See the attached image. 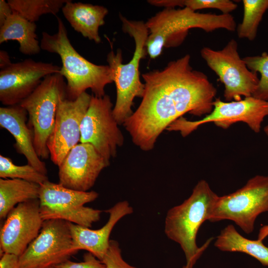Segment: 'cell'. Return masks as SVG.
Segmentation results:
<instances>
[{
	"label": "cell",
	"mask_w": 268,
	"mask_h": 268,
	"mask_svg": "<svg viewBox=\"0 0 268 268\" xmlns=\"http://www.w3.org/2000/svg\"><path fill=\"white\" fill-rule=\"evenodd\" d=\"M133 208L126 201L116 203L105 210L109 216L107 223L98 229H91L69 222L74 247L78 250H84L101 261L107 251L110 236L116 223L123 217L132 214Z\"/></svg>",
	"instance_id": "e0dca14e"
},
{
	"label": "cell",
	"mask_w": 268,
	"mask_h": 268,
	"mask_svg": "<svg viewBox=\"0 0 268 268\" xmlns=\"http://www.w3.org/2000/svg\"><path fill=\"white\" fill-rule=\"evenodd\" d=\"M267 211L268 176L256 175L234 193L218 197L209 221H233L249 234L254 230L257 217Z\"/></svg>",
	"instance_id": "52a82bcc"
},
{
	"label": "cell",
	"mask_w": 268,
	"mask_h": 268,
	"mask_svg": "<svg viewBox=\"0 0 268 268\" xmlns=\"http://www.w3.org/2000/svg\"><path fill=\"white\" fill-rule=\"evenodd\" d=\"M268 115V101L253 96L245 97L239 101L224 102L215 98L211 112L201 119L191 121L181 117L167 129L168 131H177L185 137L200 126L213 123L216 126L227 129L232 124L243 122L255 133H259L262 123Z\"/></svg>",
	"instance_id": "9c48e42d"
},
{
	"label": "cell",
	"mask_w": 268,
	"mask_h": 268,
	"mask_svg": "<svg viewBox=\"0 0 268 268\" xmlns=\"http://www.w3.org/2000/svg\"><path fill=\"white\" fill-rule=\"evenodd\" d=\"M101 262L105 268H137L123 259L119 243L114 240H110L109 247Z\"/></svg>",
	"instance_id": "83f0119b"
},
{
	"label": "cell",
	"mask_w": 268,
	"mask_h": 268,
	"mask_svg": "<svg viewBox=\"0 0 268 268\" xmlns=\"http://www.w3.org/2000/svg\"><path fill=\"white\" fill-rule=\"evenodd\" d=\"M238 47L236 40L232 39L221 50L204 47L200 52L208 67L224 84V97L227 101L252 96L259 82L257 73L250 70L241 58Z\"/></svg>",
	"instance_id": "30bf717a"
},
{
	"label": "cell",
	"mask_w": 268,
	"mask_h": 268,
	"mask_svg": "<svg viewBox=\"0 0 268 268\" xmlns=\"http://www.w3.org/2000/svg\"><path fill=\"white\" fill-rule=\"evenodd\" d=\"M218 197L207 182L201 180L187 199L167 212L165 234L180 245L186 257V265L189 268H193L208 245L198 247L197 235L201 224L206 220L209 221Z\"/></svg>",
	"instance_id": "277c9868"
},
{
	"label": "cell",
	"mask_w": 268,
	"mask_h": 268,
	"mask_svg": "<svg viewBox=\"0 0 268 268\" xmlns=\"http://www.w3.org/2000/svg\"><path fill=\"white\" fill-rule=\"evenodd\" d=\"M182 268H189L186 265H185Z\"/></svg>",
	"instance_id": "e575fe53"
},
{
	"label": "cell",
	"mask_w": 268,
	"mask_h": 268,
	"mask_svg": "<svg viewBox=\"0 0 268 268\" xmlns=\"http://www.w3.org/2000/svg\"><path fill=\"white\" fill-rule=\"evenodd\" d=\"M78 251L73 244L69 222L45 220L37 237L19 256L20 268L54 267Z\"/></svg>",
	"instance_id": "8fae6325"
},
{
	"label": "cell",
	"mask_w": 268,
	"mask_h": 268,
	"mask_svg": "<svg viewBox=\"0 0 268 268\" xmlns=\"http://www.w3.org/2000/svg\"><path fill=\"white\" fill-rule=\"evenodd\" d=\"M148 2L154 6L165 8H174L177 6L188 7L195 11L204 8H215L222 14H230L238 6L230 0H150Z\"/></svg>",
	"instance_id": "d4e9b609"
},
{
	"label": "cell",
	"mask_w": 268,
	"mask_h": 268,
	"mask_svg": "<svg viewBox=\"0 0 268 268\" xmlns=\"http://www.w3.org/2000/svg\"><path fill=\"white\" fill-rule=\"evenodd\" d=\"M61 67L31 59L11 63L0 71V101L6 106L19 104L47 76L60 73Z\"/></svg>",
	"instance_id": "5bb4252c"
},
{
	"label": "cell",
	"mask_w": 268,
	"mask_h": 268,
	"mask_svg": "<svg viewBox=\"0 0 268 268\" xmlns=\"http://www.w3.org/2000/svg\"><path fill=\"white\" fill-rule=\"evenodd\" d=\"M113 109L108 95L98 97L93 95L80 125V142L91 144L109 164L124 141Z\"/></svg>",
	"instance_id": "7c38bea8"
},
{
	"label": "cell",
	"mask_w": 268,
	"mask_h": 268,
	"mask_svg": "<svg viewBox=\"0 0 268 268\" xmlns=\"http://www.w3.org/2000/svg\"><path fill=\"white\" fill-rule=\"evenodd\" d=\"M243 59L250 70L261 75L258 87L252 96L268 101V53L264 52L261 55L247 56Z\"/></svg>",
	"instance_id": "4316f807"
},
{
	"label": "cell",
	"mask_w": 268,
	"mask_h": 268,
	"mask_svg": "<svg viewBox=\"0 0 268 268\" xmlns=\"http://www.w3.org/2000/svg\"><path fill=\"white\" fill-rule=\"evenodd\" d=\"M62 11L75 31L96 43L101 42L99 28L105 23L104 18L108 13L107 8L68 0Z\"/></svg>",
	"instance_id": "d6986e66"
},
{
	"label": "cell",
	"mask_w": 268,
	"mask_h": 268,
	"mask_svg": "<svg viewBox=\"0 0 268 268\" xmlns=\"http://www.w3.org/2000/svg\"><path fill=\"white\" fill-rule=\"evenodd\" d=\"M214 246L222 251L245 253L257 259L263 266H268V247L263 241L244 237L232 224L228 225L221 231Z\"/></svg>",
	"instance_id": "44dd1931"
},
{
	"label": "cell",
	"mask_w": 268,
	"mask_h": 268,
	"mask_svg": "<svg viewBox=\"0 0 268 268\" xmlns=\"http://www.w3.org/2000/svg\"><path fill=\"white\" fill-rule=\"evenodd\" d=\"M36 25L16 11L10 15L0 26V44L15 40L19 44V51L25 55L38 54L41 50L36 34Z\"/></svg>",
	"instance_id": "ffe728a7"
},
{
	"label": "cell",
	"mask_w": 268,
	"mask_h": 268,
	"mask_svg": "<svg viewBox=\"0 0 268 268\" xmlns=\"http://www.w3.org/2000/svg\"><path fill=\"white\" fill-rule=\"evenodd\" d=\"M91 97L84 92L74 100L66 98L60 103L47 142L50 157L56 165L59 166L68 152L80 141V125Z\"/></svg>",
	"instance_id": "4fadbf2b"
},
{
	"label": "cell",
	"mask_w": 268,
	"mask_h": 268,
	"mask_svg": "<svg viewBox=\"0 0 268 268\" xmlns=\"http://www.w3.org/2000/svg\"><path fill=\"white\" fill-rule=\"evenodd\" d=\"M56 17L57 32L53 35L43 32L40 47L60 57L62 66L59 73L67 81V98L74 100L87 89H90L95 96H104L105 86L113 82L111 68L108 65L93 64L81 56L71 45L63 22Z\"/></svg>",
	"instance_id": "7a4b0ae2"
},
{
	"label": "cell",
	"mask_w": 268,
	"mask_h": 268,
	"mask_svg": "<svg viewBox=\"0 0 268 268\" xmlns=\"http://www.w3.org/2000/svg\"><path fill=\"white\" fill-rule=\"evenodd\" d=\"M120 18L123 31L133 37L135 43L133 56L128 63H123L120 49H117L116 53L111 50L107 57L116 88V100L113 114L118 124L123 125L133 113L132 108L134 98H142L143 95L144 84L140 79L139 67L140 60L147 54L146 43L148 30L143 21L129 20L121 14Z\"/></svg>",
	"instance_id": "5b68a950"
},
{
	"label": "cell",
	"mask_w": 268,
	"mask_h": 268,
	"mask_svg": "<svg viewBox=\"0 0 268 268\" xmlns=\"http://www.w3.org/2000/svg\"><path fill=\"white\" fill-rule=\"evenodd\" d=\"M13 13V9L7 1L0 0V26L4 23L7 17Z\"/></svg>",
	"instance_id": "4dcf8cb0"
},
{
	"label": "cell",
	"mask_w": 268,
	"mask_h": 268,
	"mask_svg": "<svg viewBox=\"0 0 268 268\" xmlns=\"http://www.w3.org/2000/svg\"><path fill=\"white\" fill-rule=\"evenodd\" d=\"M264 131L266 135L268 136V124L264 127Z\"/></svg>",
	"instance_id": "836d02e7"
},
{
	"label": "cell",
	"mask_w": 268,
	"mask_h": 268,
	"mask_svg": "<svg viewBox=\"0 0 268 268\" xmlns=\"http://www.w3.org/2000/svg\"><path fill=\"white\" fill-rule=\"evenodd\" d=\"M40 185L19 179H0V218L19 203L39 199Z\"/></svg>",
	"instance_id": "7402d4cb"
},
{
	"label": "cell",
	"mask_w": 268,
	"mask_h": 268,
	"mask_svg": "<svg viewBox=\"0 0 268 268\" xmlns=\"http://www.w3.org/2000/svg\"><path fill=\"white\" fill-rule=\"evenodd\" d=\"M0 268H20L19 257L13 254L3 253L0 257Z\"/></svg>",
	"instance_id": "f546056e"
},
{
	"label": "cell",
	"mask_w": 268,
	"mask_h": 268,
	"mask_svg": "<svg viewBox=\"0 0 268 268\" xmlns=\"http://www.w3.org/2000/svg\"><path fill=\"white\" fill-rule=\"evenodd\" d=\"M28 113L19 104L0 108V126L13 136V146L17 152L23 155L28 164L40 173L47 175L45 163L37 155L33 144V133L26 121Z\"/></svg>",
	"instance_id": "ac0fdd59"
},
{
	"label": "cell",
	"mask_w": 268,
	"mask_h": 268,
	"mask_svg": "<svg viewBox=\"0 0 268 268\" xmlns=\"http://www.w3.org/2000/svg\"><path fill=\"white\" fill-rule=\"evenodd\" d=\"M148 30L146 43L147 54L154 59L164 47L179 45L191 28H200L206 32L219 29L234 31L237 25L230 14L200 13L188 7H167L145 22Z\"/></svg>",
	"instance_id": "3957f363"
},
{
	"label": "cell",
	"mask_w": 268,
	"mask_h": 268,
	"mask_svg": "<svg viewBox=\"0 0 268 268\" xmlns=\"http://www.w3.org/2000/svg\"><path fill=\"white\" fill-rule=\"evenodd\" d=\"M97 192L78 191L47 181L40 185L39 200L43 221L63 220L90 228L98 221L102 210L84 206L98 197Z\"/></svg>",
	"instance_id": "ba28073f"
},
{
	"label": "cell",
	"mask_w": 268,
	"mask_h": 268,
	"mask_svg": "<svg viewBox=\"0 0 268 268\" xmlns=\"http://www.w3.org/2000/svg\"><path fill=\"white\" fill-rule=\"evenodd\" d=\"M109 165L91 144L80 142L68 152L58 166L59 184L72 190L87 192Z\"/></svg>",
	"instance_id": "2e32d148"
},
{
	"label": "cell",
	"mask_w": 268,
	"mask_h": 268,
	"mask_svg": "<svg viewBox=\"0 0 268 268\" xmlns=\"http://www.w3.org/2000/svg\"><path fill=\"white\" fill-rule=\"evenodd\" d=\"M53 268V267H50V268Z\"/></svg>",
	"instance_id": "d590c367"
},
{
	"label": "cell",
	"mask_w": 268,
	"mask_h": 268,
	"mask_svg": "<svg viewBox=\"0 0 268 268\" xmlns=\"http://www.w3.org/2000/svg\"><path fill=\"white\" fill-rule=\"evenodd\" d=\"M68 0H8L13 9L28 21L35 22L41 16L56 14Z\"/></svg>",
	"instance_id": "cb8c5ba5"
},
{
	"label": "cell",
	"mask_w": 268,
	"mask_h": 268,
	"mask_svg": "<svg viewBox=\"0 0 268 268\" xmlns=\"http://www.w3.org/2000/svg\"><path fill=\"white\" fill-rule=\"evenodd\" d=\"M190 60L187 54L162 70L142 74L141 101L123 124L141 150H151L161 134L185 114L201 117L212 110L216 88L206 75L193 68Z\"/></svg>",
	"instance_id": "6da1fadb"
},
{
	"label": "cell",
	"mask_w": 268,
	"mask_h": 268,
	"mask_svg": "<svg viewBox=\"0 0 268 268\" xmlns=\"http://www.w3.org/2000/svg\"><path fill=\"white\" fill-rule=\"evenodd\" d=\"M267 236H268V225H266L260 229L258 240L263 241Z\"/></svg>",
	"instance_id": "d6a6232c"
},
{
	"label": "cell",
	"mask_w": 268,
	"mask_h": 268,
	"mask_svg": "<svg viewBox=\"0 0 268 268\" xmlns=\"http://www.w3.org/2000/svg\"><path fill=\"white\" fill-rule=\"evenodd\" d=\"M244 14L242 21L236 27L241 39L253 41L263 17L268 9V0H243Z\"/></svg>",
	"instance_id": "603a6c76"
},
{
	"label": "cell",
	"mask_w": 268,
	"mask_h": 268,
	"mask_svg": "<svg viewBox=\"0 0 268 268\" xmlns=\"http://www.w3.org/2000/svg\"><path fill=\"white\" fill-rule=\"evenodd\" d=\"M0 177L2 179H19L39 185L48 181L43 174L29 164L17 165L10 158L0 155Z\"/></svg>",
	"instance_id": "484cf974"
},
{
	"label": "cell",
	"mask_w": 268,
	"mask_h": 268,
	"mask_svg": "<svg viewBox=\"0 0 268 268\" xmlns=\"http://www.w3.org/2000/svg\"><path fill=\"white\" fill-rule=\"evenodd\" d=\"M66 86L64 77L59 73L49 75L19 104L27 112V125L33 131L34 146L40 158L50 157L47 142L60 103L67 98Z\"/></svg>",
	"instance_id": "8992f818"
},
{
	"label": "cell",
	"mask_w": 268,
	"mask_h": 268,
	"mask_svg": "<svg viewBox=\"0 0 268 268\" xmlns=\"http://www.w3.org/2000/svg\"><path fill=\"white\" fill-rule=\"evenodd\" d=\"M53 268H105V267L101 261L88 252L84 254L83 261L81 262L67 260L55 266Z\"/></svg>",
	"instance_id": "f1b7e54d"
},
{
	"label": "cell",
	"mask_w": 268,
	"mask_h": 268,
	"mask_svg": "<svg viewBox=\"0 0 268 268\" xmlns=\"http://www.w3.org/2000/svg\"><path fill=\"white\" fill-rule=\"evenodd\" d=\"M11 64L8 53L3 50L0 51V67L4 68Z\"/></svg>",
	"instance_id": "1f68e13d"
},
{
	"label": "cell",
	"mask_w": 268,
	"mask_h": 268,
	"mask_svg": "<svg viewBox=\"0 0 268 268\" xmlns=\"http://www.w3.org/2000/svg\"><path fill=\"white\" fill-rule=\"evenodd\" d=\"M43 221L39 199L17 205L8 213L0 229L1 255L7 253L20 256L38 235Z\"/></svg>",
	"instance_id": "9a60e30c"
}]
</instances>
